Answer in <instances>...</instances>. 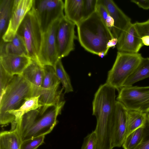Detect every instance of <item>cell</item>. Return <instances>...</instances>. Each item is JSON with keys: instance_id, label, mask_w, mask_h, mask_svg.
Returning <instances> with one entry per match:
<instances>
[{"instance_id": "1", "label": "cell", "mask_w": 149, "mask_h": 149, "mask_svg": "<svg viewBox=\"0 0 149 149\" xmlns=\"http://www.w3.org/2000/svg\"><path fill=\"white\" fill-rule=\"evenodd\" d=\"M116 90L105 83L100 86L94 95L92 115L97 120L94 131L97 139V149L113 148L111 140L117 101Z\"/></svg>"}, {"instance_id": "2", "label": "cell", "mask_w": 149, "mask_h": 149, "mask_svg": "<svg viewBox=\"0 0 149 149\" xmlns=\"http://www.w3.org/2000/svg\"><path fill=\"white\" fill-rule=\"evenodd\" d=\"M65 101L43 113L41 107L24 115L16 123L15 129L22 142L50 133L56 124L57 117L61 112Z\"/></svg>"}, {"instance_id": "3", "label": "cell", "mask_w": 149, "mask_h": 149, "mask_svg": "<svg viewBox=\"0 0 149 149\" xmlns=\"http://www.w3.org/2000/svg\"><path fill=\"white\" fill-rule=\"evenodd\" d=\"M76 26L78 40L85 50L97 55L107 54L108 42L114 37L97 11Z\"/></svg>"}, {"instance_id": "4", "label": "cell", "mask_w": 149, "mask_h": 149, "mask_svg": "<svg viewBox=\"0 0 149 149\" xmlns=\"http://www.w3.org/2000/svg\"><path fill=\"white\" fill-rule=\"evenodd\" d=\"M38 89L22 75H14L0 97V124L4 125L14 122L15 118L9 112L18 108L26 98L38 96Z\"/></svg>"}, {"instance_id": "5", "label": "cell", "mask_w": 149, "mask_h": 149, "mask_svg": "<svg viewBox=\"0 0 149 149\" xmlns=\"http://www.w3.org/2000/svg\"><path fill=\"white\" fill-rule=\"evenodd\" d=\"M143 58L141 54L139 53L118 51L113 65L108 72L106 83L119 91Z\"/></svg>"}, {"instance_id": "6", "label": "cell", "mask_w": 149, "mask_h": 149, "mask_svg": "<svg viewBox=\"0 0 149 149\" xmlns=\"http://www.w3.org/2000/svg\"><path fill=\"white\" fill-rule=\"evenodd\" d=\"M26 47L28 56L38 62L42 33L31 9L26 15L17 33Z\"/></svg>"}, {"instance_id": "7", "label": "cell", "mask_w": 149, "mask_h": 149, "mask_svg": "<svg viewBox=\"0 0 149 149\" xmlns=\"http://www.w3.org/2000/svg\"><path fill=\"white\" fill-rule=\"evenodd\" d=\"M64 5L62 0H33L31 9L42 33L54 22L64 17Z\"/></svg>"}, {"instance_id": "8", "label": "cell", "mask_w": 149, "mask_h": 149, "mask_svg": "<svg viewBox=\"0 0 149 149\" xmlns=\"http://www.w3.org/2000/svg\"><path fill=\"white\" fill-rule=\"evenodd\" d=\"M119 91L117 101L127 110L149 113V86L123 87Z\"/></svg>"}, {"instance_id": "9", "label": "cell", "mask_w": 149, "mask_h": 149, "mask_svg": "<svg viewBox=\"0 0 149 149\" xmlns=\"http://www.w3.org/2000/svg\"><path fill=\"white\" fill-rule=\"evenodd\" d=\"M60 19L54 22L45 32L42 33L38 62L43 66L46 65L54 66L59 59L56 35Z\"/></svg>"}, {"instance_id": "10", "label": "cell", "mask_w": 149, "mask_h": 149, "mask_svg": "<svg viewBox=\"0 0 149 149\" xmlns=\"http://www.w3.org/2000/svg\"><path fill=\"white\" fill-rule=\"evenodd\" d=\"M75 25L65 16L59 21L56 35L59 59L68 56L74 49V40L77 38L75 35Z\"/></svg>"}, {"instance_id": "11", "label": "cell", "mask_w": 149, "mask_h": 149, "mask_svg": "<svg viewBox=\"0 0 149 149\" xmlns=\"http://www.w3.org/2000/svg\"><path fill=\"white\" fill-rule=\"evenodd\" d=\"M33 0H14L12 15L5 33L1 39L4 42L11 41L27 13L32 8Z\"/></svg>"}, {"instance_id": "12", "label": "cell", "mask_w": 149, "mask_h": 149, "mask_svg": "<svg viewBox=\"0 0 149 149\" xmlns=\"http://www.w3.org/2000/svg\"><path fill=\"white\" fill-rule=\"evenodd\" d=\"M127 111L123 104L117 101L112 131L111 145L113 148L122 146L126 138Z\"/></svg>"}, {"instance_id": "13", "label": "cell", "mask_w": 149, "mask_h": 149, "mask_svg": "<svg viewBox=\"0 0 149 149\" xmlns=\"http://www.w3.org/2000/svg\"><path fill=\"white\" fill-rule=\"evenodd\" d=\"M143 45L133 24L131 23L118 39L116 46L118 52L137 53Z\"/></svg>"}, {"instance_id": "14", "label": "cell", "mask_w": 149, "mask_h": 149, "mask_svg": "<svg viewBox=\"0 0 149 149\" xmlns=\"http://www.w3.org/2000/svg\"><path fill=\"white\" fill-rule=\"evenodd\" d=\"M107 10L114 21L112 33L118 40L127 27L131 23V19L112 0H98Z\"/></svg>"}, {"instance_id": "15", "label": "cell", "mask_w": 149, "mask_h": 149, "mask_svg": "<svg viewBox=\"0 0 149 149\" xmlns=\"http://www.w3.org/2000/svg\"><path fill=\"white\" fill-rule=\"evenodd\" d=\"M32 61L27 56L6 55L0 57V65L12 75H21Z\"/></svg>"}, {"instance_id": "16", "label": "cell", "mask_w": 149, "mask_h": 149, "mask_svg": "<svg viewBox=\"0 0 149 149\" xmlns=\"http://www.w3.org/2000/svg\"><path fill=\"white\" fill-rule=\"evenodd\" d=\"M6 55H26L27 51L22 38L17 34L13 40L8 42L2 40L0 42V57Z\"/></svg>"}, {"instance_id": "17", "label": "cell", "mask_w": 149, "mask_h": 149, "mask_svg": "<svg viewBox=\"0 0 149 149\" xmlns=\"http://www.w3.org/2000/svg\"><path fill=\"white\" fill-rule=\"evenodd\" d=\"M21 75L34 86L40 88L44 75L43 66L37 61L32 60Z\"/></svg>"}, {"instance_id": "18", "label": "cell", "mask_w": 149, "mask_h": 149, "mask_svg": "<svg viewBox=\"0 0 149 149\" xmlns=\"http://www.w3.org/2000/svg\"><path fill=\"white\" fill-rule=\"evenodd\" d=\"M65 17L75 25L83 20V0H65Z\"/></svg>"}, {"instance_id": "19", "label": "cell", "mask_w": 149, "mask_h": 149, "mask_svg": "<svg viewBox=\"0 0 149 149\" xmlns=\"http://www.w3.org/2000/svg\"><path fill=\"white\" fill-rule=\"evenodd\" d=\"M149 77V57H143L134 71L125 81L123 87L132 86L136 82Z\"/></svg>"}, {"instance_id": "20", "label": "cell", "mask_w": 149, "mask_h": 149, "mask_svg": "<svg viewBox=\"0 0 149 149\" xmlns=\"http://www.w3.org/2000/svg\"><path fill=\"white\" fill-rule=\"evenodd\" d=\"M14 0H0V40L7 29L11 18Z\"/></svg>"}, {"instance_id": "21", "label": "cell", "mask_w": 149, "mask_h": 149, "mask_svg": "<svg viewBox=\"0 0 149 149\" xmlns=\"http://www.w3.org/2000/svg\"><path fill=\"white\" fill-rule=\"evenodd\" d=\"M39 96H38L27 98L18 108L9 112L10 114L15 118V121L13 123L16 125V123L24 115L42 107L39 103Z\"/></svg>"}, {"instance_id": "22", "label": "cell", "mask_w": 149, "mask_h": 149, "mask_svg": "<svg viewBox=\"0 0 149 149\" xmlns=\"http://www.w3.org/2000/svg\"><path fill=\"white\" fill-rule=\"evenodd\" d=\"M22 140L15 129L0 134V149H20Z\"/></svg>"}, {"instance_id": "23", "label": "cell", "mask_w": 149, "mask_h": 149, "mask_svg": "<svg viewBox=\"0 0 149 149\" xmlns=\"http://www.w3.org/2000/svg\"><path fill=\"white\" fill-rule=\"evenodd\" d=\"M146 114L138 111L127 110L126 137L135 130L144 126Z\"/></svg>"}, {"instance_id": "24", "label": "cell", "mask_w": 149, "mask_h": 149, "mask_svg": "<svg viewBox=\"0 0 149 149\" xmlns=\"http://www.w3.org/2000/svg\"><path fill=\"white\" fill-rule=\"evenodd\" d=\"M56 76L62 84L65 93L73 91L70 78L64 69L61 59H59L54 66Z\"/></svg>"}, {"instance_id": "25", "label": "cell", "mask_w": 149, "mask_h": 149, "mask_svg": "<svg viewBox=\"0 0 149 149\" xmlns=\"http://www.w3.org/2000/svg\"><path fill=\"white\" fill-rule=\"evenodd\" d=\"M143 126L135 130L126 137L122 146L124 149H134L138 145L142 138Z\"/></svg>"}, {"instance_id": "26", "label": "cell", "mask_w": 149, "mask_h": 149, "mask_svg": "<svg viewBox=\"0 0 149 149\" xmlns=\"http://www.w3.org/2000/svg\"><path fill=\"white\" fill-rule=\"evenodd\" d=\"M96 11L99 13L107 26L112 31L114 26V21L105 6L97 0Z\"/></svg>"}, {"instance_id": "27", "label": "cell", "mask_w": 149, "mask_h": 149, "mask_svg": "<svg viewBox=\"0 0 149 149\" xmlns=\"http://www.w3.org/2000/svg\"><path fill=\"white\" fill-rule=\"evenodd\" d=\"M134 149H149V113L146 114V120L143 126L141 141Z\"/></svg>"}, {"instance_id": "28", "label": "cell", "mask_w": 149, "mask_h": 149, "mask_svg": "<svg viewBox=\"0 0 149 149\" xmlns=\"http://www.w3.org/2000/svg\"><path fill=\"white\" fill-rule=\"evenodd\" d=\"M14 76L8 73L0 65V97L5 92Z\"/></svg>"}, {"instance_id": "29", "label": "cell", "mask_w": 149, "mask_h": 149, "mask_svg": "<svg viewBox=\"0 0 149 149\" xmlns=\"http://www.w3.org/2000/svg\"><path fill=\"white\" fill-rule=\"evenodd\" d=\"M45 136H41L22 141L20 149H36L44 143Z\"/></svg>"}, {"instance_id": "30", "label": "cell", "mask_w": 149, "mask_h": 149, "mask_svg": "<svg viewBox=\"0 0 149 149\" xmlns=\"http://www.w3.org/2000/svg\"><path fill=\"white\" fill-rule=\"evenodd\" d=\"M97 0H83V20L85 19L96 11Z\"/></svg>"}, {"instance_id": "31", "label": "cell", "mask_w": 149, "mask_h": 149, "mask_svg": "<svg viewBox=\"0 0 149 149\" xmlns=\"http://www.w3.org/2000/svg\"><path fill=\"white\" fill-rule=\"evenodd\" d=\"M81 149H97V139L94 130L84 138Z\"/></svg>"}, {"instance_id": "32", "label": "cell", "mask_w": 149, "mask_h": 149, "mask_svg": "<svg viewBox=\"0 0 149 149\" xmlns=\"http://www.w3.org/2000/svg\"><path fill=\"white\" fill-rule=\"evenodd\" d=\"M133 24L141 38L144 36H149V19L143 22H136Z\"/></svg>"}, {"instance_id": "33", "label": "cell", "mask_w": 149, "mask_h": 149, "mask_svg": "<svg viewBox=\"0 0 149 149\" xmlns=\"http://www.w3.org/2000/svg\"><path fill=\"white\" fill-rule=\"evenodd\" d=\"M131 1L143 9H149V0H131Z\"/></svg>"}, {"instance_id": "34", "label": "cell", "mask_w": 149, "mask_h": 149, "mask_svg": "<svg viewBox=\"0 0 149 149\" xmlns=\"http://www.w3.org/2000/svg\"><path fill=\"white\" fill-rule=\"evenodd\" d=\"M118 41V39L115 38H113L110 40L108 42L107 46L109 49L110 47H114L116 45Z\"/></svg>"}, {"instance_id": "35", "label": "cell", "mask_w": 149, "mask_h": 149, "mask_svg": "<svg viewBox=\"0 0 149 149\" xmlns=\"http://www.w3.org/2000/svg\"><path fill=\"white\" fill-rule=\"evenodd\" d=\"M142 42L143 45L149 46V36H145L141 38Z\"/></svg>"}]
</instances>
